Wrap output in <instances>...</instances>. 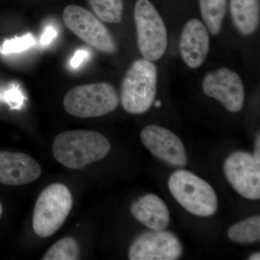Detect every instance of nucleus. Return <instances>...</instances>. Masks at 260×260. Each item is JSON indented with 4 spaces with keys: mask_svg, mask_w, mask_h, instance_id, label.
<instances>
[{
    "mask_svg": "<svg viewBox=\"0 0 260 260\" xmlns=\"http://www.w3.org/2000/svg\"><path fill=\"white\" fill-rule=\"evenodd\" d=\"M111 144L105 136L92 130H70L56 137L53 155L61 165L81 169L105 158Z\"/></svg>",
    "mask_w": 260,
    "mask_h": 260,
    "instance_id": "obj_1",
    "label": "nucleus"
},
{
    "mask_svg": "<svg viewBox=\"0 0 260 260\" xmlns=\"http://www.w3.org/2000/svg\"><path fill=\"white\" fill-rule=\"evenodd\" d=\"M158 85V70L148 59L133 63L124 75L121 88L123 109L132 114L148 112L155 102Z\"/></svg>",
    "mask_w": 260,
    "mask_h": 260,
    "instance_id": "obj_2",
    "label": "nucleus"
},
{
    "mask_svg": "<svg viewBox=\"0 0 260 260\" xmlns=\"http://www.w3.org/2000/svg\"><path fill=\"white\" fill-rule=\"evenodd\" d=\"M168 185L178 203L192 215L209 217L218 210V198L213 188L192 172L179 170L173 173Z\"/></svg>",
    "mask_w": 260,
    "mask_h": 260,
    "instance_id": "obj_3",
    "label": "nucleus"
},
{
    "mask_svg": "<svg viewBox=\"0 0 260 260\" xmlns=\"http://www.w3.org/2000/svg\"><path fill=\"white\" fill-rule=\"evenodd\" d=\"M119 104L116 89L107 83L75 87L67 93L63 101L68 114L83 119L107 115L114 112Z\"/></svg>",
    "mask_w": 260,
    "mask_h": 260,
    "instance_id": "obj_4",
    "label": "nucleus"
},
{
    "mask_svg": "<svg viewBox=\"0 0 260 260\" xmlns=\"http://www.w3.org/2000/svg\"><path fill=\"white\" fill-rule=\"evenodd\" d=\"M73 196L66 186L51 184L39 195L32 215V228L39 237L47 238L55 234L71 211Z\"/></svg>",
    "mask_w": 260,
    "mask_h": 260,
    "instance_id": "obj_5",
    "label": "nucleus"
},
{
    "mask_svg": "<svg viewBox=\"0 0 260 260\" xmlns=\"http://www.w3.org/2000/svg\"><path fill=\"white\" fill-rule=\"evenodd\" d=\"M134 15L140 53L149 61L158 60L165 54L168 45L164 20L149 0H138Z\"/></svg>",
    "mask_w": 260,
    "mask_h": 260,
    "instance_id": "obj_6",
    "label": "nucleus"
},
{
    "mask_svg": "<svg viewBox=\"0 0 260 260\" xmlns=\"http://www.w3.org/2000/svg\"><path fill=\"white\" fill-rule=\"evenodd\" d=\"M63 19L66 26L89 45L107 54L116 51L117 46L111 32L88 10L78 5H68L63 12Z\"/></svg>",
    "mask_w": 260,
    "mask_h": 260,
    "instance_id": "obj_7",
    "label": "nucleus"
},
{
    "mask_svg": "<svg viewBox=\"0 0 260 260\" xmlns=\"http://www.w3.org/2000/svg\"><path fill=\"white\" fill-rule=\"evenodd\" d=\"M183 254L179 238L168 231H148L135 238L128 251L130 260H176Z\"/></svg>",
    "mask_w": 260,
    "mask_h": 260,
    "instance_id": "obj_8",
    "label": "nucleus"
},
{
    "mask_svg": "<svg viewBox=\"0 0 260 260\" xmlns=\"http://www.w3.org/2000/svg\"><path fill=\"white\" fill-rule=\"evenodd\" d=\"M227 180L234 189L246 199L260 198V164L250 153L237 150L229 155L223 165Z\"/></svg>",
    "mask_w": 260,
    "mask_h": 260,
    "instance_id": "obj_9",
    "label": "nucleus"
},
{
    "mask_svg": "<svg viewBox=\"0 0 260 260\" xmlns=\"http://www.w3.org/2000/svg\"><path fill=\"white\" fill-rule=\"evenodd\" d=\"M205 95L218 101L229 112L242 110L245 99L244 84L236 72L223 68L210 71L203 82Z\"/></svg>",
    "mask_w": 260,
    "mask_h": 260,
    "instance_id": "obj_10",
    "label": "nucleus"
},
{
    "mask_svg": "<svg viewBox=\"0 0 260 260\" xmlns=\"http://www.w3.org/2000/svg\"><path fill=\"white\" fill-rule=\"evenodd\" d=\"M140 139L152 155L166 164L176 167H184L187 164L182 141L170 130L150 124L142 130Z\"/></svg>",
    "mask_w": 260,
    "mask_h": 260,
    "instance_id": "obj_11",
    "label": "nucleus"
},
{
    "mask_svg": "<svg viewBox=\"0 0 260 260\" xmlns=\"http://www.w3.org/2000/svg\"><path fill=\"white\" fill-rule=\"evenodd\" d=\"M42 167L35 159L23 153L0 152V183L20 186L37 180Z\"/></svg>",
    "mask_w": 260,
    "mask_h": 260,
    "instance_id": "obj_12",
    "label": "nucleus"
},
{
    "mask_svg": "<svg viewBox=\"0 0 260 260\" xmlns=\"http://www.w3.org/2000/svg\"><path fill=\"white\" fill-rule=\"evenodd\" d=\"M179 50L181 59L195 69L204 63L210 51L209 31L198 19H191L181 32Z\"/></svg>",
    "mask_w": 260,
    "mask_h": 260,
    "instance_id": "obj_13",
    "label": "nucleus"
},
{
    "mask_svg": "<svg viewBox=\"0 0 260 260\" xmlns=\"http://www.w3.org/2000/svg\"><path fill=\"white\" fill-rule=\"evenodd\" d=\"M130 212L138 221L151 230H165L170 223V213L167 205L153 194L138 198L132 204Z\"/></svg>",
    "mask_w": 260,
    "mask_h": 260,
    "instance_id": "obj_14",
    "label": "nucleus"
},
{
    "mask_svg": "<svg viewBox=\"0 0 260 260\" xmlns=\"http://www.w3.org/2000/svg\"><path fill=\"white\" fill-rule=\"evenodd\" d=\"M230 12L234 26L242 35L256 31L259 23L258 0H230Z\"/></svg>",
    "mask_w": 260,
    "mask_h": 260,
    "instance_id": "obj_15",
    "label": "nucleus"
},
{
    "mask_svg": "<svg viewBox=\"0 0 260 260\" xmlns=\"http://www.w3.org/2000/svg\"><path fill=\"white\" fill-rule=\"evenodd\" d=\"M200 13L208 31L213 36L221 31L226 14L228 0H199Z\"/></svg>",
    "mask_w": 260,
    "mask_h": 260,
    "instance_id": "obj_16",
    "label": "nucleus"
},
{
    "mask_svg": "<svg viewBox=\"0 0 260 260\" xmlns=\"http://www.w3.org/2000/svg\"><path fill=\"white\" fill-rule=\"evenodd\" d=\"M228 237L241 244H252L260 239V217H250L229 228Z\"/></svg>",
    "mask_w": 260,
    "mask_h": 260,
    "instance_id": "obj_17",
    "label": "nucleus"
},
{
    "mask_svg": "<svg viewBox=\"0 0 260 260\" xmlns=\"http://www.w3.org/2000/svg\"><path fill=\"white\" fill-rule=\"evenodd\" d=\"M98 18L109 23H118L122 19V0H88Z\"/></svg>",
    "mask_w": 260,
    "mask_h": 260,
    "instance_id": "obj_18",
    "label": "nucleus"
},
{
    "mask_svg": "<svg viewBox=\"0 0 260 260\" xmlns=\"http://www.w3.org/2000/svg\"><path fill=\"white\" fill-rule=\"evenodd\" d=\"M80 246L72 237L63 238L51 246L42 257L43 260L79 259Z\"/></svg>",
    "mask_w": 260,
    "mask_h": 260,
    "instance_id": "obj_19",
    "label": "nucleus"
},
{
    "mask_svg": "<svg viewBox=\"0 0 260 260\" xmlns=\"http://www.w3.org/2000/svg\"><path fill=\"white\" fill-rule=\"evenodd\" d=\"M35 44V38L30 32H28L23 37L5 41L2 47L1 52L4 54L22 52L34 47Z\"/></svg>",
    "mask_w": 260,
    "mask_h": 260,
    "instance_id": "obj_20",
    "label": "nucleus"
},
{
    "mask_svg": "<svg viewBox=\"0 0 260 260\" xmlns=\"http://www.w3.org/2000/svg\"><path fill=\"white\" fill-rule=\"evenodd\" d=\"M88 51L85 50V49H79L75 53L74 56L72 58L70 65L72 68L76 69V68H79L85 59H88Z\"/></svg>",
    "mask_w": 260,
    "mask_h": 260,
    "instance_id": "obj_21",
    "label": "nucleus"
},
{
    "mask_svg": "<svg viewBox=\"0 0 260 260\" xmlns=\"http://www.w3.org/2000/svg\"><path fill=\"white\" fill-rule=\"evenodd\" d=\"M5 99L8 102L16 104V106L20 105L23 102V97L18 88H12L5 93Z\"/></svg>",
    "mask_w": 260,
    "mask_h": 260,
    "instance_id": "obj_22",
    "label": "nucleus"
},
{
    "mask_svg": "<svg viewBox=\"0 0 260 260\" xmlns=\"http://www.w3.org/2000/svg\"><path fill=\"white\" fill-rule=\"evenodd\" d=\"M56 36H57V32H56V29L51 25L47 26L41 37V44L44 46L48 45L54 40Z\"/></svg>",
    "mask_w": 260,
    "mask_h": 260,
    "instance_id": "obj_23",
    "label": "nucleus"
},
{
    "mask_svg": "<svg viewBox=\"0 0 260 260\" xmlns=\"http://www.w3.org/2000/svg\"><path fill=\"white\" fill-rule=\"evenodd\" d=\"M253 157H254V160L257 162L258 164H260V136L259 134H258L256 136L255 145H254V151L253 154Z\"/></svg>",
    "mask_w": 260,
    "mask_h": 260,
    "instance_id": "obj_24",
    "label": "nucleus"
},
{
    "mask_svg": "<svg viewBox=\"0 0 260 260\" xmlns=\"http://www.w3.org/2000/svg\"><path fill=\"white\" fill-rule=\"evenodd\" d=\"M248 259L249 260H259L260 259V254L259 252H255L254 254H251Z\"/></svg>",
    "mask_w": 260,
    "mask_h": 260,
    "instance_id": "obj_25",
    "label": "nucleus"
},
{
    "mask_svg": "<svg viewBox=\"0 0 260 260\" xmlns=\"http://www.w3.org/2000/svg\"><path fill=\"white\" fill-rule=\"evenodd\" d=\"M154 106H155V107L159 108L161 106V102L160 101H157V102L154 103Z\"/></svg>",
    "mask_w": 260,
    "mask_h": 260,
    "instance_id": "obj_26",
    "label": "nucleus"
},
{
    "mask_svg": "<svg viewBox=\"0 0 260 260\" xmlns=\"http://www.w3.org/2000/svg\"><path fill=\"white\" fill-rule=\"evenodd\" d=\"M3 205H2L1 203H0V218H1L2 214H3Z\"/></svg>",
    "mask_w": 260,
    "mask_h": 260,
    "instance_id": "obj_27",
    "label": "nucleus"
}]
</instances>
